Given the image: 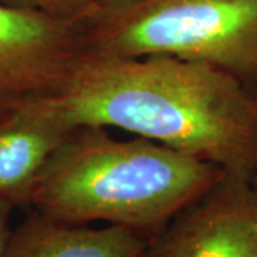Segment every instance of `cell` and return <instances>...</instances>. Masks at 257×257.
Wrapping results in <instances>:
<instances>
[{
    "label": "cell",
    "mask_w": 257,
    "mask_h": 257,
    "mask_svg": "<svg viewBox=\"0 0 257 257\" xmlns=\"http://www.w3.org/2000/svg\"><path fill=\"white\" fill-rule=\"evenodd\" d=\"M18 9L42 12L55 18L82 23L97 10V0H0Z\"/></svg>",
    "instance_id": "8"
},
{
    "label": "cell",
    "mask_w": 257,
    "mask_h": 257,
    "mask_svg": "<svg viewBox=\"0 0 257 257\" xmlns=\"http://www.w3.org/2000/svg\"><path fill=\"white\" fill-rule=\"evenodd\" d=\"M83 52L79 23L0 3V99L55 92Z\"/></svg>",
    "instance_id": "5"
},
{
    "label": "cell",
    "mask_w": 257,
    "mask_h": 257,
    "mask_svg": "<svg viewBox=\"0 0 257 257\" xmlns=\"http://www.w3.org/2000/svg\"><path fill=\"white\" fill-rule=\"evenodd\" d=\"M223 173L152 140L82 126L49 159L29 206L64 223L106 221L150 239Z\"/></svg>",
    "instance_id": "2"
},
{
    "label": "cell",
    "mask_w": 257,
    "mask_h": 257,
    "mask_svg": "<svg viewBox=\"0 0 257 257\" xmlns=\"http://www.w3.org/2000/svg\"><path fill=\"white\" fill-rule=\"evenodd\" d=\"M84 50L210 64L257 96V0H135L79 23Z\"/></svg>",
    "instance_id": "3"
},
{
    "label": "cell",
    "mask_w": 257,
    "mask_h": 257,
    "mask_svg": "<svg viewBox=\"0 0 257 257\" xmlns=\"http://www.w3.org/2000/svg\"><path fill=\"white\" fill-rule=\"evenodd\" d=\"M147 241L121 226L92 229L35 210L12 231L5 257H140Z\"/></svg>",
    "instance_id": "7"
},
{
    "label": "cell",
    "mask_w": 257,
    "mask_h": 257,
    "mask_svg": "<svg viewBox=\"0 0 257 257\" xmlns=\"http://www.w3.org/2000/svg\"><path fill=\"white\" fill-rule=\"evenodd\" d=\"M74 128L43 94L0 99V199L29 204L49 159Z\"/></svg>",
    "instance_id": "6"
},
{
    "label": "cell",
    "mask_w": 257,
    "mask_h": 257,
    "mask_svg": "<svg viewBox=\"0 0 257 257\" xmlns=\"http://www.w3.org/2000/svg\"><path fill=\"white\" fill-rule=\"evenodd\" d=\"M43 96L72 127L120 128L257 182V96L210 64L84 50Z\"/></svg>",
    "instance_id": "1"
},
{
    "label": "cell",
    "mask_w": 257,
    "mask_h": 257,
    "mask_svg": "<svg viewBox=\"0 0 257 257\" xmlns=\"http://www.w3.org/2000/svg\"><path fill=\"white\" fill-rule=\"evenodd\" d=\"M140 257H257V182L224 172L149 239Z\"/></svg>",
    "instance_id": "4"
},
{
    "label": "cell",
    "mask_w": 257,
    "mask_h": 257,
    "mask_svg": "<svg viewBox=\"0 0 257 257\" xmlns=\"http://www.w3.org/2000/svg\"><path fill=\"white\" fill-rule=\"evenodd\" d=\"M16 206L0 199V257H5L9 246L12 230H10V216Z\"/></svg>",
    "instance_id": "9"
},
{
    "label": "cell",
    "mask_w": 257,
    "mask_h": 257,
    "mask_svg": "<svg viewBox=\"0 0 257 257\" xmlns=\"http://www.w3.org/2000/svg\"><path fill=\"white\" fill-rule=\"evenodd\" d=\"M130 2H135V0H97V5L100 8H114V6H120Z\"/></svg>",
    "instance_id": "10"
}]
</instances>
